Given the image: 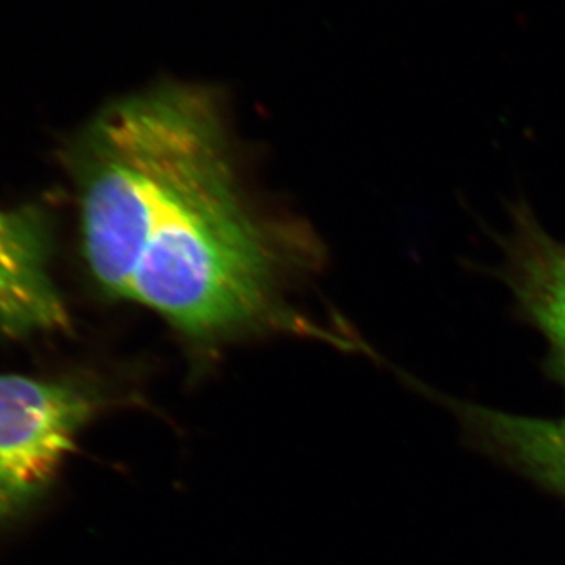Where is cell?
<instances>
[{
    "mask_svg": "<svg viewBox=\"0 0 565 565\" xmlns=\"http://www.w3.org/2000/svg\"><path fill=\"white\" fill-rule=\"evenodd\" d=\"M81 243L111 299L200 348L300 330L281 299L286 248L244 199L211 92L162 85L109 104L73 148Z\"/></svg>",
    "mask_w": 565,
    "mask_h": 565,
    "instance_id": "6da1fadb",
    "label": "cell"
},
{
    "mask_svg": "<svg viewBox=\"0 0 565 565\" xmlns=\"http://www.w3.org/2000/svg\"><path fill=\"white\" fill-rule=\"evenodd\" d=\"M50 252L43 215L29 207H0V332L22 338L68 327V311L52 280Z\"/></svg>",
    "mask_w": 565,
    "mask_h": 565,
    "instance_id": "277c9868",
    "label": "cell"
},
{
    "mask_svg": "<svg viewBox=\"0 0 565 565\" xmlns=\"http://www.w3.org/2000/svg\"><path fill=\"white\" fill-rule=\"evenodd\" d=\"M501 239V278L519 315L545 338L546 370L565 388V243L546 232L525 202L512 206Z\"/></svg>",
    "mask_w": 565,
    "mask_h": 565,
    "instance_id": "3957f363",
    "label": "cell"
},
{
    "mask_svg": "<svg viewBox=\"0 0 565 565\" xmlns=\"http://www.w3.org/2000/svg\"><path fill=\"white\" fill-rule=\"evenodd\" d=\"M111 404L87 379L0 374V535L46 500L82 430Z\"/></svg>",
    "mask_w": 565,
    "mask_h": 565,
    "instance_id": "7a4b0ae2",
    "label": "cell"
},
{
    "mask_svg": "<svg viewBox=\"0 0 565 565\" xmlns=\"http://www.w3.org/2000/svg\"><path fill=\"white\" fill-rule=\"evenodd\" d=\"M422 388L459 418L475 448L565 498V418L504 414Z\"/></svg>",
    "mask_w": 565,
    "mask_h": 565,
    "instance_id": "5b68a950",
    "label": "cell"
}]
</instances>
